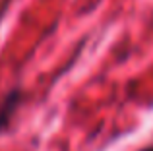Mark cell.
<instances>
[{"instance_id":"cell-1","label":"cell","mask_w":153,"mask_h":151,"mask_svg":"<svg viewBox=\"0 0 153 151\" xmlns=\"http://www.w3.org/2000/svg\"><path fill=\"white\" fill-rule=\"evenodd\" d=\"M18 101H19V91H12L10 95L6 97V101H4L2 109H0V130L4 128V126L10 122L12 114H14V110L18 109Z\"/></svg>"}]
</instances>
